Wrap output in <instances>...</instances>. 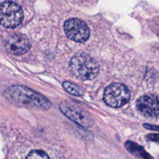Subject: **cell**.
I'll return each mask as SVG.
<instances>
[{
  "instance_id": "obj_1",
  "label": "cell",
  "mask_w": 159,
  "mask_h": 159,
  "mask_svg": "<svg viewBox=\"0 0 159 159\" xmlns=\"http://www.w3.org/2000/svg\"><path fill=\"white\" fill-rule=\"evenodd\" d=\"M6 99L13 103L20 106L40 110L51 108V102L45 96L23 85H13L4 92Z\"/></svg>"
},
{
  "instance_id": "obj_2",
  "label": "cell",
  "mask_w": 159,
  "mask_h": 159,
  "mask_svg": "<svg viewBox=\"0 0 159 159\" xmlns=\"http://www.w3.org/2000/svg\"><path fill=\"white\" fill-rule=\"evenodd\" d=\"M71 74L81 80H92L98 75L99 64L93 57L86 53L75 54L69 63Z\"/></svg>"
},
{
  "instance_id": "obj_3",
  "label": "cell",
  "mask_w": 159,
  "mask_h": 159,
  "mask_svg": "<svg viewBox=\"0 0 159 159\" xmlns=\"http://www.w3.org/2000/svg\"><path fill=\"white\" fill-rule=\"evenodd\" d=\"M22 8L14 2H4L0 4V24L6 28H15L23 22Z\"/></svg>"
},
{
  "instance_id": "obj_4",
  "label": "cell",
  "mask_w": 159,
  "mask_h": 159,
  "mask_svg": "<svg viewBox=\"0 0 159 159\" xmlns=\"http://www.w3.org/2000/svg\"><path fill=\"white\" fill-rule=\"evenodd\" d=\"M130 98V93L128 88L121 83H113L107 86L103 95L106 103L114 108L124 106L129 102Z\"/></svg>"
},
{
  "instance_id": "obj_5",
  "label": "cell",
  "mask_w": 159,
  "mask_h": 159,
  "mask_svg": "<svg viewBox=\"0 0 159 159\" xmlns=\"http://www.w3.org/2000/svg\"><path fill=\"white\" fill-rule=\"evenodd\" d=\"M61 111L68 119L83 127H90L93 125V117L89 113L79 106L68 101H62L59 105Z\"/></svg>"
},
{
  "instance_id": "obj_6",
  "label": "cell",
  "mask_w": 159,
  "mask_h": 159,
  "mask_svg": "<svg viewBox=\"0 0 159 159\" xmlns=\"http://www.w3.org/2000/svg\"><path fill=\"white\" fill-rule=\"evenodd\" d=\"M64 30L71 40L79 43H84L89 39L90 31L86 23L77 18L69 19L65 23Z\"/></svg>"
},
{
  "instance_id": "obj_7",
  "label": "cell",
  "mask_w": 159,
  "mask_h": 159,
  "mask_svg": "<svg viewBox=\"0 0 159 159\" xmlns=\"http://www.w3.org/2000/svg\"><path fill=\"white\" fill-rule=\"evenodd\" d=\"M5 48L6 51L13 55H21L28 52L31 48L29 39L22 34H12L5 40Z\"/></svg>"
},
{
  "instance_id": "obj_8",
  "label": "cell",
  "mask_w": 159,
  "mask_h": 159,
  "mask_svg": "<svg viewBox=\"0 0 159 159\" xmlns=\"http://www.w3.org/2000/svg\"><path fill=\"white\" fill-rule=\"evenodd\" d=\"M137 108L145 116H159V96L154 94L141 96L137 102Z\"/></svg>"
},
{
  "instance_id": "obj_9",
  "label": "cell",
  "mask_w": 159,
  "mask_h": 159,
  "mask_svg": "<svg viewBox=\"0 0 159 159\" xmlns=\"http://www.w3.org/2000/svg\"><path fill=\"white\" fill-rule=\"evenodd\" d=\"M125 146L129 152H130L136 156H139L144 159H153V158L148 153H147L142 147L138 145L136 143L132 142V141H127Z\"/></svg>"
},
{
  "instance_id": "obj_10",
  "label": "cell",
  "mask_w": 159,
  "mask_h": 159,
  "mask_svg": "<svg viewBox=\"0 0 159 159\" xmlns=\"http://www.w3.org/2000/svg\"><path fill=\"white\" fill-rule=\"evenodd\" d=\"M63 88L69 94L75 96H81L83 94V91L81 88H79L77 85L70 82H63Z\"/></svg>"
},
{
  "instance_id": "obj_11",
  "label": "cell",
  "mask_w": 159,
  "mask_h": 159,
  "mask_svg": "<svg viewBox=\"0 0 159 159\" xmlns=\"http://www.w3.org/2000/svg\"><path fill=\"white\" fill-rule=\"evenodd\" d=\"M26 159H50L49 156L44 152L40 150L32 151L27 155Z\"/></svg>"
},
{
  "instance_id": "obj_12",
  "label": "cell",
  "mask_w": 159,
  "mask_h": 159,
  "mask_svg": "<svg viewBox=\"0 0 159 159\" xmlns=\"http://www.w3.org/2000/svg\"><path fill=\"white\" fill-rule=\"evenodd\" d=\"M144 127L146 129H148L151 130H156V131H159V126H155L152 125V124H144Z\"/></svg>"
},
{
  "instance_id": "obj_13",
  "label": "cell",
  "mask_w": 159,
  "mask_h": 159,
  "mask_svg": "<svg viewBox=\"0 0 159 159\" xmlns=\"http://www.w3.org/2000/svg\"><path fill=\"white\" fill-rule=\"evenodd\" d=\"M147 138L150 141L159 142V134H149L147 136Z\"/></svg>"
}]
</instances>
